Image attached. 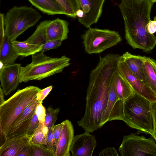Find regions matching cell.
Masks as SVG:
<instances>
[{
    "label": "cell",
    "instance_id": "6da1fadb",
    "mask_svg": "<svg viewBox=\"0 0 156 156\" xmlns=\"http://www.w3.org/2000/svg\"><path fill=\"white\" fill-rule=\"evenodd\" d=\"M120 56L108 54L100 57L90 73L84 114L77 122L85 131L92 133L101 128V116L107 105L110 85L117 71Z\"/></svg>",
    "mask_w": 156,
    "mask_h": 156
},
{
    "label": "cell",
    "instance_id": "7a4b0ae2",
    "mask_svg": "<svg viewBox=\"0 0 156 156\" xmlns=\"http://www.w3.org/2000/svg\"><path fill=\"white\" fill-rule=\"evenodd\" d=\"M154 3L151 0H121L119 5L127 43L133 49L147 53H151L156 45V36L147 30Z\"/></svg>",
    "mask_w": 156,
    "mask_h": 156
},
{
    "label": "cell",
    "instance_id": "3957f363",
    "mask_svg": "<svg viewBox=\"0 0 156 156\" xmlns=\"http://www.w3.org/2000/svg\"><path fill=\"white\" fill-rule=\"evenodd\" d=\"M151 103L135 93L123 102V121L129 127L137 130V133L153 135Z\"/></svg>",
    "mask_w": 156,
    "mask_h": 156
},
{
    "label": "cell",
    "instance_id": "277c9868",
    "mask_svg": "<svg viewBox=\"0 0 156 156\" xmlns=\"http://www.w3.org/2000/svg\"><path fill=\"white\" fill-rule=\"evenodd\" d=\"M32 62L25 67H21L20 83L31 80H41L55 74L62 72L69 66L70 59L66 55L52 58L46 55L43 51L32 55Z\"/></svg>",
    "mask_w": 156,
    "mask_h": 156
},
{
    "label": "cell",
    "instance_id": "5b68a950",
    "mask_svg": "<svg viewBox=\"0 0 156 156\" xmlns=\"http://www.w3.org/2000/svg\"><path fill=\"white\" fill-rule=\"evenodd\" d=\"M41 90L34 86L18 90L0 105V134L5 139L12 124L36 98Z\"/></svg>",
    "mask_w": 156,
    "mask_h": 156
},
{
    "label": "cell",
    "instance_id": "8992f818",
    "mask_svg": "<svg viewBox=\"0 0 156 156\" xmlns=\"http://www.w3.org/2000/svg\"><path fill=\"white\" fill-rule=\"evenodd\" d=\"M42 18L36 9L27 6H14L4 16L5 32L10 41L17 37L29 27L35 25Z\"/></svg>",
    "mask_w": 156,
    "mask_h": 156
},
{
    "label": "cell",
    "instance_id": "52a82bcc",
    "mask_svg": "<svg viewBox=\"0 0 156 156\" xmlns=\"http://www.w3.org/2000/svg\"><path fill=\"white\" fill-rule=\"evenodd\" d=\"M81 38L85 52L90 54L101 53L122 41L116 31L90 27L81 35Z\"/></svg>",
    "mask_w": 156,
    "mask_h": 156
},
{
    "label": "cell",
    "instance_id": "ba28073f",
    "mask_svg": "<svg viewBox=\"0 0 156 156\" xmlns=\"http://www.w3.org/2000/svg\"><path fill=\"white\" fill-rule=\"evenodd\" d=\"M68 25L67 21L58 18L53 20L43 21L26 41L29 43L39 45L51 41H62L68 38Z\"/></svg>",
    "mask_w": 156,
    "mask_h": 156
},
{
    "label": "cell",
    "instance_id": "9c48e42d",
    "mask_svg": "<svg viewBox=\"0 0 156 156\" xmlns=\"http://www.w3.org/2000/svg\"><path fill=\"white\" fill-rule=\"evenodd\" d=\"M156 141L131 133L123 136L118 151L121 156H156Z\"/></svg>",
    "mask_w": 156,
    "mask_h": 156
},
{
    "label": "cell",
    "instance_id": "30bf717a",
    "mask_svg": "<svg viewBox=\"0 0 156 156\" xmlns=\"http://www.w3.org/2000/svg\"><path fill=\"white\" fill-rule=\"evenodd\" d=\"M117 70L128 81L135 93L151 103L156 102V95L145 83L137 77L124 61L121 55L118 63Z\"/></svg>",
    "mask_w": 156,
    "mask_h": 156
},
{
    "label": "cell",
    "instance_id": "8fae6325",
    "mask_svg": "<svg viewBox=\"0 0 156 156\" xmlns=\"http://www.w3.org/2000/svg\"><path fill=\"white\" fill-rule=\"evenodd\" d=\"M115 75L111 83L107 105L101 116V127L108 121L123 120L124 102L119 100L117 96L115 87Z\"/></svg>",
    "mask_w": 156,
    "mask_h": 156
},
{
    "label": "cell",
    "instance_id": "7c38bea8",
    "mask_svg": "<svg viewBox=\"0 0 156 156\" xmlns=\"http://www.w3.org/2000/svg\"><path fill=\"white\" fill-rule=\"evenodd\" d=\"M39 102L36 98L25 108L12 124L5 139L7 137L26 134L32 118L35 112L36 107Z\"/></svg>",
    "mask_w": 156,
    "mask_h": 156
},
{
    "label": "cell",
    "instance_id": "4fadbf2b",
    "mask_svg": "<svg viewBox=\"0 0 156 156\" xmlns=\"http://www.w3.org/2000/svg\"><path fill=\"white\" fill-rule=\"evenodd\" d=\"M97 145L95 136L85 131L74 136L70 151L72 156H92Z\"/></svg>",
    "mask_w": 156,
    "mask_h": 156
},
{
    "label": "cell",
    "instance_id": "5bb4252c",
    "mask_svg": "<svg viewBox=\"0 0 156 156\" xmlns=\"http://www.w3.org/2000/svg\"><path fill=\"white\" fill-rule=\"evenodd\" d=\"M21 67L20 64L14 63L0 68L1 86L6 96L15 90L20 83V75Z\"/></svg>",
    "mask_w": 156,
    "mask_h": 156
},
{
    "label": "cell",
    "instance_id": "9a60e30c",
    "mask_svg": "<svg viewBox=\"0 0 156 156\" xmlns=\"http://www.w3.org/2000/svg\"><path fill=\"white\" fill-rule=\"evenodd\" d=\"M80 9L83 12L82 18L79 22L87 28L97 23L102 12L105 0H79Z\"/></svg>",
    "mask_w": 156,
    "mask_h": 156
},
{
    "label": "cell",
    "instance_id": "2e32d148",
    "mask_svg": "<svg viewBox=\"0 0 156 156\" xmlns=\"http://www.w3.org/2000/svg\"><path fill=\"white\" fill-rule=\"evenodd\" d=\"M32 136L26 134L7 137L0 147V156H18L30 141Z\"/></svg>",
    "mask_w": 156,
    "mask_h": 156
},
{
    "label": "cell",
    "instance_id": "e0dca14e",
    "mask_svg": "<svg viewBox=\"0 0 156 156\" xmlns=\"http://www.w3.org/2000/svg\"><path fill=\"white\" fill-rule=\"evenodd\" d=\"M62 122V130L57 144L55 156H70V149L74 136V130L69 120H66Z\"/></svg>",
    "mask_w": 156,
    "mask_h": 156
},
{
    "label": "cell",
    "instance_id": "ac0fdd59",
    "mask_svg": "<svg viewBox=\"0 0 156 156\" xmlns=\"http://www.w3.org/2000/svg\"><path fill=\"white\" fill-rule=\"evenodd\" d=\"M0 34V62L4 66L14 64L20 55L14 49L5 32Z\"/></svg>",
    "mask_w": 156,
    "mask_h": 156
},
{
    "label": "cell",
    "instance_id": "d6986e66",
    "mask_svg": "<svg viewBox=\"0 0 156 156\" xmlns=\"http://www.w3.org/2000/svg\"><path fill=\"white\" fill-rule=\"evenodd\" d=\"M121 56L132 73L147 85L143 66L145 56L133 55L127 51L124 53Z\"/></svg>",
    "mask_w": 156,
    "mask_h": 156
},
{
    "label": "cell",
    "instance_id": "ffe728a7",
    "mask_svg": "<svg viewBox=\"0 0 156 156\" xmlns=\"http://www.w3.org/2000/svg\"><path fill=\"white\" fill-rule=\"evenodd\" d=\"M43 12L50 15L64 14L62 6L56 0H28Z\"/></svg>",
    "mask_w": 156,
    "mask_h": 156
},
{
    "label": "cell",
    "instance_id": "44dd1931",
    "mask_svg": "<svg viewBox=\"0 0 156 156\" xmlns=\"http://www.w3.org/2000/svg\"><path fill=\"white\" fill-rule=\"evenodd\" d=\"M115 87L119 99L124 101L135 93L128 81L118 71L115 76Z\"/></svg>",
    "mask_w": 156,
    "mask_h": 156
},
{
    "label": "cell",
    "instance_id": "7402d4cb",
    "mask_svg": "<svg viewBox=\"0 0 156 156\" xmlns=\"http://www.w3.org/2000/svg\"><path fill=\"white\" fill-rule=\"evenodd\" d=\"M143 66L147 85L156 95V62L150 57L145 56Z\"/></svg>",
    "mask_w": 156,
    "mask_h": 156
},
{
    "label": "cell",
    "instance_id": "603a6c76",
    "mask_svg": "<svg viewBox=\"0 0 156 156\" xmlns=\"http://www.w3.org/2000/svg\"><path fill=\"white\" fill-rule=\"evenodd\" d=\"M13 48L20 55L26 57L32 55L42 51L43 45L29 43L25 41L21 42L15 40L12 41Z\"/></svg>",
    "mask_w": 156,
    "mask_h": 156
},
{
    "label": "cell",
    "instance_id": "cb8c5ba5",
    "mask_svg": "<svg viewBox=\"0 0 156 156\" xmlns=\"http://www.w3.org/2000/svg\"><path fill=\"white\" fill-rule=\"evenodd\" d=\"M63 9L65 15L75 18L78 10L81 9L79 0H56Z\"/></svg>",
    "mask_w": 156,
    "mask_h": 156
},
{
    "label": "cell",
    "instance_id": "d4e9b609",
    "mask_svg": "<svg viewBox=\"0 0 156 156\" xmlns=\"http://www.w3.org/2000/svg\"><path fill=\"white\" fill-rule=\"evenodd\" d=\"M45 122L40 123L35 130L31 137L30 142L32 143L43 144L47 146V135L44 133L43 128Z\"/></svg>",
    "mask_w": 156,
    "mask_h": 156
},
{
    "label": "cell",
    "instance_id": "484cf974",
    "mask_svg": "<svg viewBox=\"0 0 156 156\" xmlns=\"http://www.w3.org/2000/svg\"><path fill=\"white\" fill-rule=\"evenodd\" d=\"M60 111L59 108L54 109L49 107L46 110L45 118V125L48 128L52 127L57 119L58 114Z\"/></svg>",
    "mask_w": 156,
    "mask_h": 156
},
{
    "label": "cell",
    "instance_id": "4316f807",
    "mask_svg": "<svg viewBox=\"0 0 156 156\" xmlns=\"http://www.w3.org/2000/svg\"><path fill=\"white\" fill-rule=\"evenodd\" d=\"M32 156H54L44 145L31 143Z\"/></svg>",
    "mask_w": 156,
    "mask_h": 156
},
{
    "label": "cell",
    "instance_id": "83f0119b",
    "mask_svg": "<svg viewBox=\"0 0 156 156\" xmlns=\"http://www.w3.org/2000/svg\"><path fill=\"white\" fill-rule=\"evenodd\" d=\"M53 126L48 128L46 136L47 147L53 156H55L57 145L53 134Z\"/></svg>",
    "mask_w": 156,
    "mask_h": 156
},
{
    "label": "cell",
    "instance_id": "f1b7e54d",
    "mask_svg": "<svg viewBox=\"0 0 156 156\" xmlns=\"http://www.w3.org/2000/svg\"><path fill=\"white\" fill-rule=\"evenodd\" d=\"M40 122L35 112L31 119L26 134L32 136L34 132L40 124Z\"/></svg>",
    "mask_w": 156,
    "mask_h": 156
},
{
    "label": "cell",
    "instance_id": "f546056e",
    "mask_svg": "<svg viewBox=\"0 0 156 156\" xmlns=\"http://www.w3.org/2000/svg\"><path fill=\"white\" fill-rule=\"evenodd\" d=\"M42 102L39 101L35 110V112L40 123L45 122L46 116V110L42 105Z\"/></svg>",
    "mask_w": 156,
    "mask_h": 156
},
{
    "label": "cell",
    "instance_id": "4dcf8cb0",
    "mask_svg": "<svg viewBox=\"0 0 156 156\" xmlns=\"http://www.w3.org/2000/svg\"><path fill=\"white\" fill-rule=\"evenodd\" d=\"M62 41L61 40L51 41L43 44L42 51L44 52L47 51L56 49L61 45Z\"/></svg>",
    "mask_w": 156,
    "mask_h": 156
},
{
    "label": "cell",
    "instance_id": "1f68e13d",
    "mask_svg": "<svg viewBox=\"0 0 156 156\" xmlns=\"http://www.w3.org/2000/svg\"><path fill=\"white\" fill-rule=\"evenodd\" d=\"M99 156H119L117 150L114 147H107L99 153Z\"/></svg>",
    "mask_w": 156,
    "mask_h": 156
},
{
    "label": "cell",
    "instance_id": "d6a6232c",
    "mask_svg": "<svg viewBox=\"0 0 156 156\" xmlns=\"http://www.w3.org/2000/svg\"><path fill=\"white\" fill-rule=\"evenodd\" d=\"M52 86H49L41 90L37 94L36 98L39 101L42 102L51 90Z\"/></svg>",
    "mask_w": 156,
    "mask_h": 156
},
{
    "label": "cell",
    "instance_id": "836d02e7",
    "mask_svg": "<svg viewBox=\"0 0 156 156\" xmlns=\"http://www.w3.org/2000/svg\"><path fill=\"white\" fill-rule=\"evenodd\" d=\"M151 109L153 122V134L151 136L156 141V102L151 103Z\"/></svg>",
    "mask_w": 156,
    "mask_h": 156
},
{
    "label": "cell",
    "instance_id": "e575fe53",
    "mask_svg": "<svg viewBox=\"0 0 156 156\" xmlns=\"http://www.w3.org/2000/svg\"><path fill=\"white\" fill-rule=\"evenodd\" d=\"M63 123L54 125L53 126V134L57 145L60 137L62 129Z\"/></svg>",
    "mask_w": 156,
    "mask_h": 156
},
{
    "label": "cell",
    "instance_id": "d590c367",
    "mask_svg": "<svg viewBox=\"0 0 156 156\" xmlns=\"http://www.w3.org/2000/svg\"><path fill=\"white\" fill-rule=\"evenodd\" d=\"M32 156L31 144L30 142L22 149L18 156Z\"/></svg>",
    "mask_w": 156,
    "mask_h": 156
},
{
    "label": "cell",
    "instance_id": "8d00e7d4",
    "mask_svg": "<svg viewBox=\"0 0 156 156\" xmlns=\"http://www.w3.org/2000/svg\"><path fill=\"white\" fill-rule=\"evenodd\" d=\"M147 31L150 34H154L156 32V20H151L147 26Z\"/></svg>",
    "mask_w": 156,
    "mask_h": 156
},
{
    "label": "cell",
    "instance_id": "74e56055",
    "mask_svg": "<svg viewBox=\"0 0 156 156\" xmlns=\"http://www.w3.org/2000/svg\"><path fill=\"white\" fill-rule=\"evenodd\" d=\"M4 92L3 90L0 87V105H1L5 101L4 99Z\"/></svg>",
    "mask_w": 156,
    "mask_h": 156
},
{
    "label": "cell",
    "instance_id": "f35d334b",
    "mask_svg": "<svg viewBox=\"0 0 156 156\" xmlns=\"http://www.w3.org/2000/svg\"><path fill=\"white\" fill-rule=\"evenodd\" d=\"M153 2H156V0H151Z\"/></svg>",
    "mask_w": 156,
    "mask_h": 156
},
{
    "label": "cell",
    "instance_id": "ab89813d",
    "mask_svg": "<svg viewBox=\"0 0 156 156\" xmlns=\"http://www.w3.org/2000/svg\"><path fill=\"white\" fill-rule=\"evenodd\" d=\"M154 20H156V16H155V17H154Z\"/></svg>",
    "mask_w": 156,
    "mask_h": 156
}]
</instances>
